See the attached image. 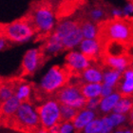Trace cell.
I'll return each mask as SVG.
<instances>
[{"label": "cell", "mask_w": 133, "mask_h": 133, "mask_svg": "<svg viewBox=\"0 0 133 133\" xmlns=\"http://www.w3.org/2000/svg\"><path fill=\"white\" fill-rule=\"evenodd\" d=\"M99 49L109 41L133 45V17L129 15L113 16L97 23V36L95 39Z\"/></svg>", "instance_id": "obj_1"}, {"label": "cell", "mask_w": 133, "mask_h": 133, "mask_svg": "<svg viewBox=\"0 0 133 133\" xmlns=\"http://www.w3.org/2000/svg\"><path fill=\"white\" fill-rule=\"evenodd\" d=\"M29 18L35 29L37 36L44 39V41L53 32L56 27V12L51 3L36 4Z\"/></svg>", "instance_id": "obj_2"}, {"label": "cell", "mask_w": 133, "mask_h": 133, "mask_svg": "<svg viewBox=\"0 0 133 133\" xmlns=\"http://www.w3.org/2000/svg\"><path fill=\"white\" fill-rule=\"evenodd\" d=\"M0 33L10 43L14 44L27 43L37 35L30 18H20L8 24L0 25Z\"/></svg>", "instance_id": "obj_3"}, {"label": "cell", "mask_w": 133, "mask_h": 133, "mask_svg": "<svg viewBox=\"0 0 133 133\" xmlns=\"http://www.w3.org/2000/svg\"><path fill=\"white\" fill-rule=\"evenodd\" d=\"M71 77V72L65 65L53 66L42 77L39 83V89L46 94H55L69 84V79Z\"/></svg>", "instance_id": "obj_4"}, {"label": "cell", "mask_w": 133, "mask_h": 133, "mask_svg": "<svg viewBox=\"0 0 133 133\" xmlns=\"http://www.w3.org/2000/svg\"><path fill=\"white\" fill-rule=\"evenodd\" d=\"M11 120L14 127L28 133H37L41 128L37 109L31 102L21 103L17 112Z\"/></svg>", "instance_id": "obj_5"}, {"label": "cell", "mask_w": 133, "mask_h": 133, "mask_svg": "<svg viewBox=\"0 0 133 133\" xmlns=\"http://www.w3.org/2000/svg\"><path fill=\"white\" fill-rule=\"evenodd\" d=\"M83 84L84 82H80L79 79L77 83H69L63 89L56 92L54 98L60 105H69L77 110L85 109L89 99L85 98L81 93V87Z\"/></svg>", "instance_id": "obj_6"}, {"label": "cell", "mask_w": 133, "mask_h": 133, "mask_svg": "<svg viewBox=\"0 0 133 133\" xmlns=\"http://www.w3.org/2000/svg\"><path fill=\"white\" fill-rule=\"evenodd\" d=\"M36 109L39 115L41 128L49 130L50 128L61 124L60 104L55 98L46 100L38 105Z\"/></svg>", "instance_id": "obj_7"}, {"label": "cell", "mask_w": 133, "mask_h": 133, "mask_svg": "<svg viewBox=\"0 0 133 133\" xmlns=\"http://www.w3.org/2000/svg\"><path fill=\"white\" fill-rule=\"evenodd\" d=\"M45 55L40 48H33L27 50L23 55L21 62V75L22 76H31L38 69V68L44 62Z\"/></svg>", "instance_id": "obj_8"}, {"label": "cell", "mask_w": 133, "mask_h": 133, "mask_svg": "<svg viewBox=\"0 0 133 133\" xmlns=\"http://www.w3.org/2000/svg\"><path fill=\"white\" fill-rule=\"evenodd\" d=\"M66 64L65 66L69 69V70L71 72L72 76H75L80 79L83 72L87 69L90 66V62L80 52L71 50L69 51L65 57Z\"/></svg>", "instance_id": "obj_9"}, {"label": "cell", "mask_w": 133, "mask_h": 133, "mask_svg": "<svg viewBox=\"0 0 133 133\" xmlns=\"http://www.w3.org/2000/svg\"><path fill=\"white\" fill-rule=\"evenodd\" d=\"M83 18H77V19H63L59 21L56 24V27L54 29L52 33H54L56 36L63 41V39L66 38L69 33L74 31L75 30L81 28V23Z\"/></svg>", "instance_id": "obj_10"}, {"label": "cell", "mask_w": 133, "mask_h": 133, "mask_svg": "<svg viewBox=\"0 0 133 133\" xmlns=\"http://www.w3.org/2000/svg\"><path fill=\"white\" fill-rule=\"evenodd\" d=\"M45 57L47 56H54L65 50L63 46V41L56 36L54 33H51L43 43V46L40 48Z\"/></svg>", "instance_id": "obj_11"}, {"label": "cell", "mask_w": 133, "mask_h": 133, "mask_svg": "<svg viewBox=\"0 0 133 133\" xmlns=\"http://www.w3.org/2000/svg\"><path fill=\"white\" fill-rule=\"evenodd\" d=\"M80 52L89 62L97 63L100 58V49L96 40L84 39L80 44Z\"/></svg>", "instance_id": "obj_12"}, {"label": "cell", "mask_w": 133, "mask_h": 133, "mask_svg": "<svg viewBox=\"0 0 133 133\" xmlns=\"http://www.w3.org/2000/svg\"><path fill=\"white\" fill-rule=\"evenodd\" d=\"M123 77L125 78V81L122 84H119V87L116 89H118V94L121 98H132L133 94V69H127L123 73Z\"/></svg>", "instance_id": "obj_13"}, {"label": "cell", "mask_w": 133, "mask_h": 133, "mask_svg": "<svg viewBox=\"0 0 133 133\" xmlns=\"http://www.w3.org/2000/svg\"><path fill=\"white\" fill-rule=\"evenodd\" d=\"M95 116H96V113L93 110H89V109H82V110H80L78 115L76 116V118L74 119V121L72 122V124L74 125L75 130L77 132L82 131L89 123L92 122L93 120H95Z\"/></svg>", "instance_id": "obj_14"}, {"label": "cell", "mask_w": 133, "mask_h": 133, "mask_svg": "<svg viewBox=\"0 0 133 133\" xmlns=\"http://www.w3.org/2000/svg\"><path fill=\"white\" fill-rule=\"evenodd\" d=\"M20 105H21V102L15 96H14V97L10 98L9 100L5 101V102L1 103V105H0V112H1V114L4 117L11 118L17 112Z\"/></svg>", "instance_id": "obj_15"}, {"label": "cell", "mask_w": 133, "mask_h": 133, "mask_svg": "<svg viewBox=\"0 0 133 133\" xmlns=\"http://www.w3.org/2000/svg\"><path fill=\"white\" fill-rule=\"evenodd\" d=\"M101 69H102V66H97V65L96 66H89V69H87L83 72L81 78L87 83H101V81L104 80Z\"/></svg>", "instance_id": "obj_16"}, {"label": "cell", "mask_w": 133, "mask_h": 133, "mask_svg": "<svg viewBox=\"0 0 133 133\" xmlns=\"http://www.w3.org/2000/svg\"><path fill=\"white\" fill-rule=\"evenodd\" d=\"M32 94V86L31 84L27 82L19 83L15 87L14 96L19 100L21 103L30 102V98Z\"/></svg>", "instance_id": "obj_17"}, {"label": "cell", "mask_w": 133, "mask_h": 133, "mask_svg": "<svg viewBox=\"0 0 133 133\" xmlns=\"http://www.w3.org/2000/svg\"><path fill=\"white\" fill-rule=\"evenodd\" d=\"M102 87L101 83H84L81 87V93L87 99L99 97L102 93Z\"/></svg>", "instance_id": "obj_18"}, {"label": "cell", "mask_w": 133, "mask_h": 133, "mask_svg": "<svg viewBox=\"0 0 133 133\" xmlns=\"http://www.w3.org/2000/svg\"><path fill=\"white\" fill-rule=\"evenodd\" d=\"M84 40V35L81 28L75 30L71 33H69L66 38L63 39V46L65 50H71L76 46L82 43Z\"/></svg>", "instance_id": "obj_19"}, {"label": "cell", "mask_w": 133, "mask_h": 133, "mask_svg": "<svg viewBox=\"0 0 133 133\" xmlns=\"http://www.w3.org/2000/svg\"><path fill=\"white\" fill-rule=\"evenodd\" d=\"M81 30L83 32L84 39L95 40L97 36V26L91 20L83 18L81 23Z\"/></svg>", "instance_id": "obj_20"}, {"label": "cell", "mask_w": 133, "mask_h": 133, "mask_svg": "<svg viewBox=\"0 0 133 133\" xmlns=\"http://www.w3.org/2000/svg\"><path fill=\"white\" fill-rule=\"evenodd\" d=\"M80 110L66 105H60V112H61V123L73 122Z\"/></svg>", "instance_id": "obj_21"}, {"label": "cell", "mask_w": 133, "mask_h": 133, "mask_svg": "<svg viewBox=\"0 0 133 133\" xmlns=\"http://www.w3.org/2000/svg\"><path fill=\"white\" fill-rule=\"evenodd\" d=\"M120 99H121V96H120L118 93H113L111 94L110 96L108 97H105L103 99L101 105H100V109L104 112H108L110 111L111 109H113L115 108V105H117V103L119 102Z\"/></svg>", "instance_id": "obj_22"}, {"label": "cell", "mask_w": 133, "mask_h": 133, "mask_svg": "<svg viewBox=\"0 0 133 133\" xmlns=\"http://www.w3.org/2000/svg\"><path fill=\"white\" fill-rule=\"evenodd\" d=\"M133 108L132 98H121L120 101L117 103L115 108H113L114 113L125 114L127 112H130Z\"/></svg>", "instance_id": "obj_23"}, {"label": "cell", "mask_w": 133, "mask_h": 133, "mask_svg": "<svg viewBox=\"0 0 133 133\" xmlns=\"http://www.w3.org/2000/svg\"><path fill=\"white\" fill-rule=\"evenodd\" d=\"M121 76H122L121 71H118L115 69H109L104 75V84L114 88V86L119 82Z\"/></svg>", "instance_id": "obj_24"}, {"label": "cell", "mask_w": 133, "mask_h": 133, "mask_svg": "<svg viewBox=\"0 0 133 133\" xmlns=\"http://www.w3.org/2000/svg\"><path fill=\"white\" fill-rule=\"evenodd\" d=\"M15 87H12L8 84L0 85V102L3 103L14 96Z\"/></svg>", "instance_id": "obj_25"}, {"label": "cell", "mask_w": 133, "mask_h": 133, "mask_svg": "<svg viewBox=\"0 0 133 133\" xmlns=\"http://www.w3.org/2000/svg\"><path fill=\"white\" fill-rule=\"evenodd\" d=\"M102 120L95 119L90 122L86 128L83 129L84 133H101L102 132Z\"/></svg>", "instance_id": "obj_26"}, {"label": "cell", "mask_w": 133, "mask_h": 133, "mask_svg": "<svg viewBox=\"0 0 133 133\" xmlns=\"http://www.w3.org/2000/svg\"><path fill=\"white\" fill-rule=\"evenodd\" d=\"M105 15V11L100 7H95L89 11V17L91 21H98V20L102 19Z\"/></svg>", "instance_id": "obj_27"}, {"label": "cell", "mask_w": 133, "mask_h": 133, "mask_svg": "<svg viewBox=\"0 0 133 133\" xmlns=\"http://www.w3.org/2000/svg\"><path fill=\"white\" fill-rule=\"evenodd\" d=\"M109 119L113 124V125H119L122 123H124L127 120V116L125 114H118V113H112L109 115Z\"/></svg>", "instance_id": "obj_28"}, {"label": "cell", "mask_w": 133, "mask_h": 133, "mask_svg": "<svg viewBox=\"0 0 133 133\" xmlns=\"http://www.w3.org/2000/svg\"><path fill=\"white\" fill-rule=\"evenodd\" d=\"M103 99H104V98H103L102 96L89 99L88 100V103H87V105H86V108H85V109H89V110L95 109V108L98 107V105H101Z\"/></svg>", "instance_id": "obj_29"}, {"label": "cell", "mask_w": 133, "mask_h": 133, "mask_svg": "<svg viewBox=\"0 0 133 133\" xmlns=\"http://www.w3.org/2000/svg\"><path fill=\"white\" fill-rule=\"evenodd\" d=\"M60 133H77V131L71 122H66L60 124Z\"/></svg>", "instance_id": "obj_30"}, {"label": "cell", "mask_w": 133, "mask_h": 133, "mask_svg": "<svg viewBox=\"0 0 133 133\" xmlns=\"http://www.w3.org/2000/svg\"><path fill=\"white\" fill-rule=\"evenodd\" d=\"M102 125H103V128H102V132L101 133H108L110 132L112 128H113V124L111 122V120L109 119L108 116L104 117L102 119Z\"/></svg>", "instance_id": "obj_31"}, {"label": "cell", "mask_w": 133, "mask_h": 133, "mask_svg": "<svg viewBox=\"0 0 133 133\" xmlns=\"http://www.w3.org/2000/svg\"><path fill=\"white\" fill-rule=\"evenodd\" d=\"M113 89H114V88H112V87H109V86H108V85H105V84H103L101 96H102L103 98H105V97L110 96L111 94H113V93H112Z\"/></svg>", "instance_id": "obj_32"}, {"label": "cell", "mask_w": 133, "mask_h": 133, "mask_svg": "<svg viewBox=\"0 0 133 133\" xmlns=\"http://www.w3.org/2000/svg\"><path fill=\"white\" fill-rule=\"evenodd\" d=\"M9 43L10 42L5 38V36L0 33V51L6 50L9 46Z\"/></svg>", "instance_id": "obj_33"}, {"label": "cell", "mask_w": 133, "mask_h": 133, "mask_svg": "<svg viewBox=\"0 0 133 133\" xmlns=\"http://www.w3.org/2000/svg\"><path fill=\"white\" fill-rule=\"evenodd\" d=\"M115 133H133V130L128 129V128H125V127H120V128L115 131Z\"/></svg>", "instance_id": "obj_34"}, {"label": "cell", "mask_w": 133, "mask_h": 133, "mask_svg": "<svg viewBox=\"0 0 133 133\" xmlns=\"http://www.w3.org/2000/svg\"><path fill=\"white\" fill-rule=\"evenodd\" d=\"M49 133H60V124L49 129Z\"/></svg>", "instance_id": "obj_35"}, {"label": "cell", "mask_w": 133, "mask_h": 133, "mask_svg": "<svg viewBox=\"0 0 133 133\" xmlns=\"http://www.w3.org/2000/svg\"><path fill=\"white\" fill-rule=\"evenodd\" d=\"M128 118H129V123H130L131 125H133V108L130 110V112H129Z\"/></svg>", "instance_id": "obj_36"}, {"label": "cell", "mask_w": 133, "mask_h": 133, "mask_svg": "<svg viewBox=\"0 0 133 133\" xmlns=\"http://www.w3.org/2000/svg\"><path fill=\"white\" fill-rule=\"evenodd\" d=\"M37 133H49V131H48V129H45V128H41L40 129H39V131Z\"/></svg>", "instance_id": "obj_37"}]
</instances>
